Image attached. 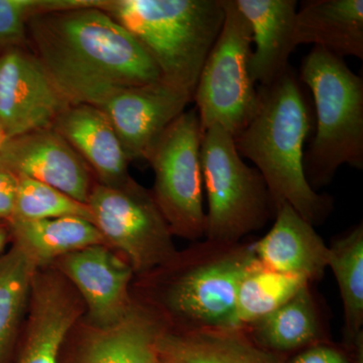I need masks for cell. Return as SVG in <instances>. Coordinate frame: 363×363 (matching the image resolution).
Instances as JSON below:
<instances>
[{
	"mask_svg": "<svg viewBox=\"0 0 363 363\" xmlns=\"http://www.w3.org/2000/svg\"><path fill=\"white\" fill-rule=\"evenodd\" d=\"M101 2L38 14L28 21V49L70 104L99 106L123 88L162 80L145 48L100 9Z\"/></svg>",
	"mask_w": 363,
	"mask_h": 363,
	"instance_id": "1",
	"label": "cell"
},
{
	"mask_svg": "<svg viewBox=\"0 0 363 363\" xmlns=\"http://www.w3.org/2000/svg\"><path fill=\"white\" fill-rule=\"evenodd\" d=\"M257 94L255 114L234 136L236 150L264 178L276 211L286 203L319 225L333 209V199L317 193L306 178L304 143L311 123L292 68L272 84L259 86Z\"/></svg>",
	"mask_w": 363,
	"mask_h": 363,
	"instance_id": "2",
	"label": "cell"
},
{
	"mask_svg": "<svg viewBox=\"0 0 363 363\" xmlns=\"http://www.w3.org/2000/svg\"><path fill=\"white\" fill-rule=\"evenodd\" d=\"M253 243L204 240L147 274L150 302L169 330H231L241 281L259 266Z\"/></svg>",
	"mask_w": 363,
	"mask_h": 363,
	"instance_id": "3",
	"label": "cell"
},
{
	"mask_svg": "<svg viewBox=\"0 0 363 363\" xmlns=\"http://www.w3.org/2000/svg\"><path fill=\"white\" fill-rule=\"evenodd\" d=\"M99 7L140 40L164 82L194 98L223 26L222 0H102Z\"/></svg>",
	"mask_w": 363,
	"mask_h": 363,
	"instance_id": "4",
	"label": "cell"
},
{
	"mask_svg": "<svg viewBox=\"0 0 363 363\" xmlns=\"http://www.w3.org/2000/svg\"><path fill=\"white\" fill-rule=\"evenodd\" d=\"M300 80L311 90L317 113L305 175L312 188L322 187L343 164L363 168V81L342 58L320 47L303 60Z\"/></svg>",
	"mask_w": 363,
	"mask_h": 363,
	"instance_id": "5",
	"label": "cell"
},
{
	"mask_svg": "<svg viewBox=\"0 0 363 363\" xmlns=\"http://www.w3.org/2000/svg\"><path fill=\"white\" fill-rule=\"evenodd\" d=\"M201 166L208 199L205 240L240 242L276 215L264 178L245 164L234 136L220 126L203 133Z\"/></svg>",
	"mask_w": 363,
	"mask_h": 363,
	"instance_id": "6",
	"label": "cell"
},
{
	"mask_svg": "<svg viewBox=\"0 0 363 363\" xmlns=\"http://www.w3.org/2000/svg\"><path fill=\"white\" fill-rule=\"evenodd\" d=\"M222 6L223 26L203 66L193 101L203 133L218 125L235 136L255 114L259 94L250 76V23L235 0H222Z\"/></svg>",
	"mask_w": 363,
	"mask_h": 363,
	"instance_id": "7",
	"label": "cell"
},
{
	"mask_svg": "<svg viewBox=\"0 0 363 363\" xmlns=\"http://www.w3.org/2000/svg\"><path fill=\"white\" fill-rule=\"evenodd\" d=\"M202 138L199 116L191 109L169 124L145 157L155 173L152 197L172 234L192 241L205 233Z\"/></svg>",
	"mask_w": 363,
	"mask_h": 363,
	"instance_id": "8",
	"label": "cell"
},
{
	"mask_svg": "<svg viewBox=\"0 0 363 363\" xmlns=\"http://www.w3.org/2000/svg\"><path fill=\"white\" fill-rule=\"evenodd\" d=\"M87 205L107 247L121 250L135 274L147 276L178 255L152 191L131 177L117 186L95 183Z\"/></svg>",
	"mask_w": 363,
	"mask_h": 363,
	"instance_id": "9",
	"label": "cell"
},
{
	"mask_svg": "<svg viewBox=\"0 0 363 363\" xmlns=\"http://www.w3.org/2000/svg\"><path fill=\"white\" fill-rule=\"evenodd\" d=\"M70 105L28 47L0 55V124L7 140L54 128Z\"/></svg>",
	"mask_w": 363,
	"mask_h": 363,
	"instance_id": "10",
	"label": "cell"
},
{
	"mask_svg": "<svg viewBox=\"0 0 363 363\" xmlns=\"http://www.w3.org/2000/svg\"><path fill=\"white\" fill-rule=\"evenodd\" d=\"M55 262L82 298L87 310L86 323L107 328L130 313L133 305L130 284L135 272L106 245L85 247Z\"/></svg>",
	"mask_w": 363,
	"mask_h": 363,
	"instance_id": "11",
	"label": "cell"
},
{
	"mask_svg": "<svg viewBox=\"0 0 363 363\" xmlns=\"http://www.w3.org/2000/svg\"><path fill=\"white\" fill-rule=\"evenodd\" d=\"M0 168L42 182L84 204L94 186L84 160L54 128L7 140L0 150Z\"/></svg>",
	"mask_w": 363,
	"mask_h": 363,
	"instance_id": "12",
	"label": "cell"
},
{
	"mask_svg": "<svg viewBox=\"0 0 363 363\" xmlns=\"http://www.w3.org/2000/svg\"><path fill=\"white\" fill-rule=\"evenodd\" d=\"M28 319L18 363H59L64 344L85 304L57 269H38L33 277Z\"/></svg>",
	"mask_w": 363,
	"mask_h": 363,
	"instance_id": "13",
	"label": "cell"
},
{
	"mask_svg": "<svg viewBox=\"0 0 363 363\" xmlns=\"http://www.w3.org/2000/svg\"><path fill=\"white\" fill-rule=\"evenodd\" d=\"M192 101L191 95L161 80L123 88L96 107L108 117L133 161L145 160L159 136Z\"/></svg>",
	"mask_w": 363,
	"mask_h": 363,
	"instance_id": "14",
	"label": "cell"
},
{
	"mask_svg": "<svg viewBox=\"0 0 363 363\" xmlns=\"http://www.w3.org/2000/svg\"><path fill=\"white\" fill-rule=\"evenodd\" d=\"M79 328L64 344L59 363H159L157 342L167 325L149 305L133 303L113 326L97 328L85 322Z\"/></svg>",
	"mask_w": 363,
	"mask_h": 363,
	"instance_id": "15",
	"label": "cell"
},
{
	"mask_svg": "<svg viewBox=\"0 0 363 363\" xmlns=\"http://www.w3.org/2000/svg\"><path fill=\"white\" fill-rule=\"evenodd\" d=\"M271 230L253 242L260 264L271 271L302 277L308 281L323 278L328 267L329 247L314 226L289 204H281Z\"/></svg>",
	"mask_w": 363,
	"mask_h": 363,
	"instance_id": "16",
	"label": "cell"
},
{
	"mask_svg": "<svg viewBox=\"0 0 363 363\" xmlns=\"http://www.w3.org/2000/svg\"><path fill=\"white\" fill-rule=\"evenodd\" d=\"M52 128L84 160L97 183L117 186L130 178V160L101 109L89 104H71Z\"/></svg>",
	"mask_w": 363,
	"mask_h": 363,
	"instance_id": "17",
	"label": "cell"
},
{
	"mask_svg": "<svg viewBox=\"0 0 363 363\" xmlns=\"http://www.w3.org/2000/svg\"><path fill=\"white\" fill-rule=\"evenodd\" d=\"M252 30L255 51L250 58V76L255 84L267 86L289 69V59L296 49L295 25L298 2L295 0H235Z\"/></svg>",
	"mask_w": 363,
	"mask_h": 363,
	"instance_id": "18",
	"label": "cell"
},
{
	"mask_svg": "<svg viewBox=\"0 0 363 363\" xmlns=\"http://www.w3.org/2000/svg\"><path fill=\"white\" fill-rule=\"evenodd\" d=\"M296 45L313 44L339 58L363 59L362 0H309L298 9Z\"/></svg>",
	"mask_w": 363,
	"mask_h": 363,
	"instance_id": "19",
	"label": "cell"
},
{
	"mask_svg": "<svg viewBox=\"0 0 363 363\" xmlns=\"http://www.w3.org/2000/svg\"><path fill=\"white\" fill-rule=\"evenodd\" d=\"M160 357L177 363H285L257 345L245 329L176 332L164 329Z\"/></svg>",
	"mask_w": 363,
	"mask_h": 363,
	"instance_id": "20",
	"label": "cell"
},
{
	"mask_svg": "<svg viewBox=\"0 0 363 363\" xmlns=\"http://www.w3.org/2000/svg\"><path fill=\"white\" fill-rule=\"evenodd\" d=\"M11 241L37 264L48 267L60 257L92 245H106L92 222L80 217L44 220L13 219L9 224Z\"/></svg>",
	"mask_w": 363,
	"mask_h": 363,
	"instance_id": "21",
	"label": "cell"
},
{
	"mask_svg": "<svg viewBox=\"0 0 363 363\" xmlns=\"http://www.w3.org/2000/svg\"><path fill=\"white\" fill-rule=\"evenodd\" d=\"M247 327H250V338L253 342L274 353L298 350L316 342L321 335V326L309 285L278 309Z\"/></svg>",
	"mask_w": 363,
	"mask_h": 363,
	"instance_id": "22",
	"label": "cell"
},
{
	"mask_svg": "<svg viewBox=\"0 0 363 363\" xmlns=\"http://www.w3.org/2000/svg\"><path fill=\"white\" fill-rule=\"evenodd\" d=\"M328 267L337 281L342 300L344 336L362 359L363 335V225L332 241Z\"/></svg>",
	"mask_w": 363,
	"mask_h": 363,
	"instance_id": "23",
	"label": "cell"
},
{
	"mask_svg": "<svg viewBox=\"0 0 363 363\" xmlns=\"http://www.w3.org/2000/svg\"><path fill=\"white\" fill-rule=\"evenodd\" d=\"M38 269L37 264L13 243L0 255V363H9L13 357Z\"/></svg>",
	"mask_w": 363,
	"mask_h": 363,
	"instance_id": "24",
	"label": "cell"
},
{
	"mask_svg": "<svg viewBox=\"0 0 363 363\" xmlns=\"http://www.w3.org/2000/svg\"><path fill=\"white\" fill-rule=\"evenodd\" d=\"M309 284L302 277L271 271L259 262L248 272L238 288L234 314L235 328H245L274 312Z\"/></svg>",
	"mask_w": 363,
	"mask_h": 363,
	"instance_id": "25",
	"label": "cell"
},
{
	"mask_svg": "<svg viewBox=\"0 0 363 363\" xmlns=\"http://www.w3.org/2000/svg\"><path fill=\"white\" fill-rule=\"evenodd\" d=\"M13 219L44 220L59 217H80L92 222L89 207L84 203L42 182L18 176ZM11 219V220H13Z\"/></svg>",
	"mask_w": 363,
	"mask_h": 363,
	"instance_id": "26",
	"label": "cell"
},
{
	"mask_svg": "<svg viewBox=\"0 0 363 363\" xmlns=\"http://www.w3.org/2000/svg\"><path fill=\"white\" fill-rule=\"evenodd\" d=\"M94 0H0V55L28 47V21L38 14L89 6Z\"/></svg>",
	"mask_w": 363,
	"mask_h": 363,
	"instance_id": "27",
	"label": "cell"
},
{
	"mask_svg": "<svg viewBox=\"0 0 363 363\" xmlns=\"http://www.w3.org/2000/svg\"><path fill=\"white\" fill-rule=\"evenodd\" d=\"M18 179L6 169L0 168V224L11 221L16 206Z\"/></svg>",
	"mask_w": 363,
	"mask_h": 363,
	"instance_id": "28",
	"label": "cell"
},
{
	"mask_svg": "<svg viewBox=\"0 0 363 363\" xmlns=\"http://www.w3.org/2000/svg\"><path fill=\"white\" fill-rule=\"evenodd\" d=\"M290 363H350L342 351L329 345H315L293 358Z\"/></svg>",
	"mask_w": 363,
	"mask_h": 363,
	"instance_id": "29",
	"label": "cell"
},
{
	"mask_svg": "<svg viewBox=\"0 0 363 363\" xmlns=\"http://www.w3.org/2000/svg\"><path fill=\"white\" fill-rule=\"evenodd\" d=\"M9 241H11V233H9V227L0 224V255L4 252Z\"/></svg>",
	"mask_w": 363,
	"mask_h": 363,
	"instance_id": "30",
	"label": "cell"
},
{
	"mask_svg": "<svg viewBox=\"0 0 363 363\" xmlns=\"http://www.w3.org/2000/svg\"><path fill=\"white\" fill-rule=\"evenodd\" d=\"M7 138L6 133H4V128H2L1 124H0V150L4 147V143H6Z\"/></svg>",
	"mask_w": 363,
	"mask_h": 363,
	"instance_id": "31",
	"label": "cell"
},
{
	"mask_svg": "<svg viewBox=\"0 0 363 363\" xmlns=\"http://www.w3.org/2000/svg\"><path fill=\"white\" fill-rule=\"evenodd\" d=\"M159 363H177L171 362V360L164 359V358L160 357Z\"/></svg>",
	"mask_w": 363,
	"mask_h": 363,
	"instance_id": "32",
	"label": "cell"
}]
</instances>
